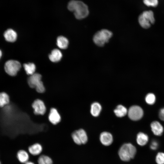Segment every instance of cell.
Returning a JSON list of instances; mask_svg holds the SVG:
<instances>
[{
	"label": "cell",
	"mask_w": 164,
	"mask_h": 164,
	"mask_svg": "<svg viewBox=\"0 0 164 164\" xmlns=\"http://www.w3.org/2000/svg\"><path fill=\"white\" fill-rule=\"evenodd\" d=\"M67 7L69 10L74 12L75 18L78 19L86 18L89 13L87 5L81 1L71 0L68 3Z\"/></svg>",
	"instance_id": "1"
},
{
	"label": "cell",
	"mask_w": 164,
	"mask_h": 164,
	"mask_svg": "<svg viewBox=\"0 0 164 164\" xmlns=\"http://www.w3.org/2000/svg\"><path fill=\"white\" fill-rule=\"evenodd\" d=\"M136 152V149L132 144L128 143L122 145L118 151V155L121 159L124 161H128L133 158Z\"/></svg>",
	"instance_id": "2"
},
{
	"label": "cell",
	"mask_w": 164,
	"mask_h": 164,
	"mask_svg": "<svg viewBox=\"0 0 164 164\" xmlns=\"http://www.w3.org/2000/svg\"><path fill=\"white\" fill-rule=\"evenodd\" d=\"M113 35L112 32L106 29H101L94 35L93 40L97 46L101 47L107 43Z\"/></svg>",
	"instance_id": "3"
},
{
	"label": "cell",
	"mask_w": 164,
	"mask_h": 164,
	"mask_svg": "<svg viewBox=\"0 0 164 164\" xmlns=\"http://www.w3.org/2000/svg\"><path fill=\"white\" fill-rule=\"evenodd\" d=\"M138 21L140 25L143 28H149L155 22V19L153 12L151 10L143 12L139 16Z\"/></svg>",
	"instance_id": "4"
},
{
	"label": "cell",
	"mask_w": 164,
	"mask_h": 164,
	"mask_svg": "<svg viewBox=\"0 0 164 164\" xmlns=\"http://www.w3.org/2000/svg\"><path fill=\"white\" fill-rule=\"evenodd\" d=\"M42 76L38 73H34L30 75L28 79V84L32 88H35L36 91L39 93L43 92L45 88L41 80Z\"/></svg>",
	"instance_id": "5"
},
{
	"label": "cell",
	"mask_w": 164,
	"mask_h": 164,
	"mask_svg": "<svg viewBox=\"0 0 164 164\" xmlns=\"http://www.w3.org/2000/svg\"><path fill=\"white\" fill-rule=\"evenodd\" d=\"M21 67V64L18 61L10 60L5 63L4 68L5 72L11 76H15Z\"/></svg>",
	"instance_id": "6"
},
{
	"label": "cell",
	"mask_w": 164,
	"mask_h": 164,
	"mask_svg": "<svg viewBox=\"0 0 164 164\" xmlns=\"http://www.w3.org/2000/svg\"><path fill=\"white\" fill-rule=\"evenodd\" d=\"M72 137L74 142L78 145L85 144L88 140L86 133L82 129L73 132L72 134Z\"/></svg>",
	"instance_id": "7"
},
{
	"label": "cell",
	"mask_w": 164,
	"mask_h": 164,
	"mask_svg": "<svg viewBox=\"0 0 164 164\" xmlns=\"http://www.w3.org/2000/svg\"><path fill=\"white\" fill-rule=\"evenodd\" d=\"M129 118L134 121H137L140 119L142 117L143 111L142 109L139 106L134 105L130 107L128 111Z\"/></svg>",
	"instance_id": "8"
},
{
	"label": "cell",
	"mask_w": 164,
	"mask_h": 164,
	"mask_svg": "<svg viewBox=\"0 0 164 164\" xmlns=\"http://www.w3.org/2000/svg\"><path fill=\"white\" fill-rule=\"evenodd\" d=\"M34 113L36 114H43L46 112V108L43 102L39 99L35 101L32 104Z\"/></svg>",
	"instance_id": "9"
},
{
	"label": "cell",
	"mask_w": 164,
	"mask_h": 164,
	"mask_svg": "<svg viewBox=\"0 0 164 164\" xmlns=\"http://www.w3.org/2000/svg\"><path fill=\"white\" fill-rule=\"evenodd\" d=\"M100 140L102 144L105 146H108L112 143L113 141L111 134L108 132H103L101 133Z\"/></svg>",
	"instance_id": "10"
},
{
	"label": "cell",
	"mask_w": 164,
	"mask_h": 164,
	"mask_svg": "<svg viewBox=\"0 0 164 164\" xmlns=\"http://www.w3.org/2000/svg\"><path fill=\"white\" fill-rule=\"evenodd\" d=\"M49 119L53 124L55 125L60 121L61 117L57 110L55 108H52L50 110L49 116Z\"/></svg>",
	"instance_id": "11"
},
{
	"label": "cell",
	"mask_w": 164,
	"mask_h": 164,
	"mask_svg": "<svg viewBox=\"0 0 164 164\" xmlns=\"http://www.w3.org/2000/svg\"><path fill=\"white\" fill-rule=\"evenodd\" d=\"M152 131L153 134L157 136L161 135L163 131L162 125L158 121H155L151 124Z\"/></svg>",
	"instance_id": "12"
},
{
	"label": "cell",
	"mask_w": 164,
	"mask_h": 164,
	"mask_svg": "<svg viewBox=\"0 0 164 164\" xmlns=\"http://www.w3.org/2000/svg\"><path fill=\"white\" fill-rule=\"evenodd\" d=\"M4 36L6 40L10 42H14L17 38L16 32L10 29H8L5 31Z\"/></svg>",
	"instance_id": "13"
},
{
	"label": "cell",
	"mask_w": 164,
	"mask_h": 164,
	"mask_svg": "<svg viewBox=\"0 0 164 164\" xmlns=\"http://www.w3.org/2000/svg\"><path fill=\"white\" fill-rule=\"evenodd\" d=\"M62 56L61 52L58 49L53 50L49 55V58L51 61L57 62L60 60Z\"/></svg>",
	"instance_id": "14"
},
{
	"label": "cell",
	"mask_w": 164,
	"mask_h": 164,
	"mask_svg": "<svg viewBox=\"0 0 164 164\" xmlns=\"http://www.w3.org/2000/svg\"><path fill=\"white\" fill-rule=\"evenodd\" d=\"M43 150L41 145L39 144L35 143L28 148L29 152L33 155H39L42 152Z\"/></svg>",
	"instance_id": "15"
},
{
	"label": "cell",
	"mask_w": 164,
	"mask_h": 164,
	"mask_svg": "<svg viewBox=\"0 0 164 164\" xmlns=\"http://www.w3.org/2000/svg\"><path fill=\"white\" fill-rule=\"evenodd\" d=\"M149 137L147 135L142 132L139 133L137 136L136 141L139 145L143 146L148 142Z\"/></svg>",
	"instance_id": "16"
},
{
	"label": "cell",
	"mask_w": 164,
	"mask_h": 164,
	"mask_svg": "<svg viewBox=\"0 0 164 164\" xmlns=\"http://www.w3.org/2000/svg\"><path fill=\"white\" fill-rule=\"evenodd\" d=\"M17 157L19 161L22 163H25L28 161L29 154L26 151L24 150H19L17 152Z\"/></svg>",
	"instance_id": "17"
},
{
	"label": "cell",
	"mask_w": 164,
	"mask_h": 164,
	"mask_svg": "<svg viewBox=\"0 0 164 164\" xmlns=\"http://www.w3.org/2000/svg\"><path fill=\"white\" fill-rule=\"evenodd\" d=\"M101 110V106L98 103L95 102L92 103L91 106V113L94 117L98 116Z\"/></svg>",
	"instance_id": "18"
},
{
	"label": "cell",
	"mask_w": 164,
	"mask_h": 164,
	"mask_svg": "<svg viewBox=\"0 0 164 164\" xmlns=\"http://www.w3.org/2000/svg\"><path fill=\"white\" fill-rule=\"evenodd\" d=\"M56 43L58 46L61 49H65L68 46L69 41L67 39L62 36H59L57 39Z\"/></svg>",
	"instance_id": "19"
},
{
	"label": "cell",
	"mask_w": 164,
	"mask_h": 164,
	"mask_svg": "<svg viewBox=\"0 0 164 164\" xmlns=\"http://www.w3.org/2000/svg\"><path fill=\"white\" fill-rule=\"evenodd\" d=\"M128 111L127 108L121 105L117 106L114 110L116 115L119 117H122L125 116L128 113Z\"/></svg>",
	"instance_id": "20"
},
{
	"label": "cell",
	"mask_w": 164,
	"mask_h": 164,
	"mask_svg": "<svg viewBox=\"0 0 164 164\" xmlns=\"http://www.w3.org/2000/svg\"><path fill=\"white\" fill-rule=\"evenodd\" d=\"M24 70L26 73L29 75H32L35 73L36 67L33 63H25L23 65Z\"/></svg>",
	"instance_id": "21"
},
{
	"label": "cell",
	"mask_w": 164,
	"mask_h": 164,
	"mask_svg": "<svg viewBox=\"0 0 164 164\" xmlns=\"http://www.w3.org/2000/svg\"><path fill=\"white\" fill-rule=\"evenodd\" d=\"M9 102V98L5 92L0 93V107L2 108L8 104Z\"/></svg>",
	"instance_id": "22"
},
{
	"label": "cell",
	"mask_w": 164,
	"mask_h": 164,
	"mask_svg": "<svg viewBox=\"0 0 164 164\" xmlns=\"http://www.w3.org/2000/svg\"><path fill=\"white\" fill-rule=\"evenodd\" d=\"M38 163V164H52L53 161L48 156L43 155L39 158Z\"/></svg>",
	"instance_id": "23"
},
{
	"label": "cell",
	"mask_w": 164,
	"mask_h": 164,
	"mask_svg": "<svg viewBox=\"0 0 164 164\" xmlns=\"http://www.w3.org/2000/svg\"><path fill=\"white\" fill-rule=\"evenodd\" d=\"M145 100L146 102L148 104H152L155 103V96L152 93H149L146 96Z\"/></svg>",
	"instance_id": "24"
},
{
	"label": "cell",
	"mask_w": 164,
	"mask_h": 164,
	"mask_svg": "<svg viewBox=\"0 0 164 164\" xmlns=\"http://www.w3.org/2000/svg\"><path fill=\"white\" fill-rule=\"evenodd\" d=\"M155 161L157 164H164V153H158L156 156Z\"/></svg>",
	"instance_id": "25"
},
{
	"label": "cell",
	"mask_w": 164,
	"mask_h": 164,
	"mask_svg": "<svg viewBox=\"0 0 164 164\" xmlns=\"http://www.w3.org/2000/svg\"><path fill=\"white\" fill-rule=\"evenodd\" d=\"M144 3L148 6L155 7L158 3V0H143Z\"/></svg>",
	"instance_id": "26"
},
{
	"label": "cell",
	"mask_w": 164,
	"mask_h": 164,
	"mask_svg": "<svg viewBox=\"0 0 164 164\" xmlns=\"http://www.w3.org/2000/svg\"><path fill=\"white\" fill-rule=\"evenodd\" d=\"M158 144L157 142L155 141H152L150 145V148L152 150H155L158 147Z\"/></svg>",
	"instance_id": "27"
},
{
	"label": "cell",
	"mask_w": 164,
	"mask_h": 164,
	"mask_svg": "<svg viewBox=\"0 0 164 164\" xmlns=\"http://www.w3.org/2000/svg\"><path fill=\"white\" fill-rule=\"evenodd\" d=\"M159 116L161 120L164 121V108L160 110L159 112Z\"/></svg>",
	"instance_id": "28"
},
{
	"label": "cell",
	"mask_w": 164,
	"mask_h": 164,
	"mask_svg": "<svg viewBox=\"0 0 164 164\" xmlns=\"http://www.w3.org/2000/svg\"><path fill=\"white\" fill-rule=\"evenodd\" d=\"M25 164H35L32 162L28 161L26 163H25Z\"/></svg>",
	"instance_id": "29"
},
{
	"label": "cell",
	"mask_w": 164,
	"mask_h": 164,
	"mask_svg": "<svg viewBox=\"0 0 164 164\" xmlns=\"http://www.w3.org/2000/svg\"><path fill=\"white\" fill-rule=\"evenodd\" d=\"M2 52L0 50V59L1 58L2 56Z\"/></svg>",
	"instance_id": "30"
},
{
	"label": "cell",
	"mask_w": 164,
	"mask_h": 164,
	"mask_svg": "<svg viewBox=\"0 0 164 164\" xmlns=\"http://www.w3.org/2000/svg\"><path fill=\"white\" fill-rule=\"evenodd\" d=\"M0 164H2L0 161Z\"/></svg>",
	"instance_id": "31"
}]
</instances>
